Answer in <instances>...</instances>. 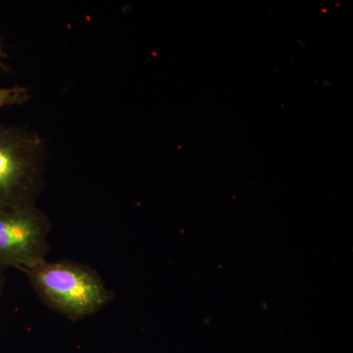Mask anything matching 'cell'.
Here are the masks:
<instances>
[{
    "mask_svg": "<svg viewBox=\"0 0 353 353\" xmlns=\"http://www.w3.org/2000/svg\"><path fill=\"white\" fill-rule=\"evenodd\" d=\"M25 272L43 303L72 320L95 314L112 299L99 274L83 264L43 260Z\"/></svg>",
    "mask_w": 353,
    "mask_h": 353,
    "instance_id": "obj_1",
    "label": "cell"
},
{
    "mask_svg": "<svg viewBox=\"0 0 353 353\" xmlns=\"http://www.w3.org/2000/svg\"><path fill=\"white\" fill-rule=\"evenodd\" d=\"M46 157L38 132L0 123V211L36 205L43 189Z\"/></svg>",
    "mask_w": 353,
    "mask_h": 353,
    "instance_id": "obj_2",
    "label": "cell"
},
{
    "mask_svg": "<svg viewBox=\"0 0 353 353\" xmlns=\"http://www.w3.org/2000/svg\"><path fill=\"white\" fill-rule=\"evenodd\" d=\"M50 222L37 205L0 211V270H27L46 260Z\"/></svg>",
    "mask_w": 353,
    "mask_h": 353,
    "instance_id": "obj_3",
    "label": "cell"
},
{
    "mask_svg": "<svg viewBox=\"0 0 353 353\" xmlns=\"http://www.w3.org/2000/svg\"><path fill=\"white\" fill-rule=\"evenodd\" d=\"M31 99L27 88L14 85L11 88H0V109L7 106L21 105Z\"/></svg>",
    "mask_w": 353,
    "mask_h": 353,
    "instance_id": "obj_4",
    "label": "cell"
},
{
    "mask_svg": "<svg viewBox=\"0 0 353 353\" xmlns=\"http://www.w3.org/2000/svg\"><path fill=\"white\" fill-rule=\"evenodd\" d=\"M6 57L7 54L4 52L2 39L1 37H0V70H2V71H7V70H8V67H7V65L4 63V60H6Z\"/></svg>",
    "mask_w": 353,
    "mask_h": 353,
    "instance_id": "obj_5",
    "label": "cell"
},
{
    "mask_svg": "<svg viewBox=\"0 0 353 353\" xmlns=\"http://www.w3.org/2000/svg\"><path fill=\"white\" fill-rule=\"evenodd\" d=\"M3 271L0 270V290H1L2 284H3V276H2Z\"/></svg>",
    "mask_w": 353,
    "mask_h": 353,
    "instance_id": "obj_6",
    "label": "cell"
}]
</instances>
